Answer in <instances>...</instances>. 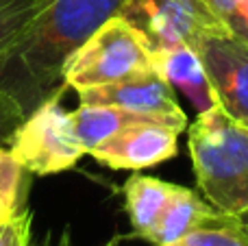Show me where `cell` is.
Returning <instances> with one entry per match:
<instances>
[{
	"label": "cell",
	"instance_id": "cell-2",
	"mask_svg": "<svg viewBox=\"0 0 248 246\" xmlns=\"http://www.w3.org/2000/svg\"><path fill=\"white\" fill-rule=\"evenodd\" d=\"M187 148L198 190L216 209H248V129L220 107L198 113L189 124Z\"/></svg>",
	"mask_w": 248,
	"mask_h": 246
},
{
	"label": "cell",
	"instance_id": "cell-5",
	"mask_svg": "<svg viewBox=\"0 0 248 246\" xmlns=\"http://www.w3.org/2000/svg\"><path fill=\"white\" fill-rule=\"evenodd\" d=\"M120 15L144 35L153 50L179 44L196 46L202 37L231 35L205 0H126Z\"/></svg>",
	"mask_w": 248,
	"mask_h": 246
},
{
	"label": "cell",
	"instance_id": "cell-8",
	"mask_svg": "<svg viewBox=\"0 0 248 246\" xmlns=\"http://www.w3.org/2000/svg\"><path fill=\"white\" fill-rule=\"evenodd\" d=\"M176 153L179 131L163 122H140L92 148L90 155L113 170H141L163 164Z\"/></svg>",
	"mask_w": 248,
	"mask_h": 246
},
{
	"label": "cell",
	"instance_id": "cell-21",
	"mask_svg": "<svg viewBox=\"0 0 248 246\" xmlns=\"http://www.w3.org/2000/svg\"><path fill=\"white\" fill-rule=\"evenodd\" d=\"M235 220H237V227L244 231V235L248 238V209H246V212H242V214H237Z\"/></svg>",
	"mask_w": 248,
	"mask_h": 246
},
{
	"label": "cell",
	"instance_id": "cell-18",
	"mask_svg": "<svg viewBox=\"0 0 248 246\" xmlns=\"http://www.w3.org/2000/svg\"><path fill=\"white\" fill-rule=\"evenodd\" d=\"M224 24L229 26L231 35H235V37L248 42V0H244V2H242L240 7L224 20Z\"/></svg>",
	"mask_w": 248,
	"mask_h": 246
},
{
	"label": "cell",
	"instance_id": "cell-13",
	"mask_svg": "<svg viewBox=\"0 0 248 246\" xmlns=\"http://www.w3.org/2000/svg\"><path fill=\"white\" fill-rule=\"evenodd\" d=\"M50 0H0V61L24 37Z\"/></svg>",
	"mask_w": 248,
	"mask_h": 246
},
{
	"label": "cell",
	"instance_id": "cell-4",
	"mask_svg": "<svg viewBox=\"0 0 248 246\" xmlns=\"http://www.w3.org/2000/svg\"><path fill=\"white\" fill-rule=\"evenodd\" d=\"M9 148L26 172L42 177L63 172L85 155L72 116L63 111L59 96L46 100L24 118Z\"/></svg>",
	"mask_w": 248,
	"mask_h": 246
},
{
	"label": "cell",
	"instance_id": "cell-17",
	"mask_svg": "<svg viewBox=\"0 0 248 246\" xmlns=\"http://www.w3.org/2000/svg\"><path fill=\"white\" fill-rule=\"evenodd\" d=\"M31 225H33V214L24 207L11 220L0 225V246H29Z\"/></svg>",
	"mask_w": 248,
	"mask_h": 246
},
{
	"label": "cell",
	"instance_id": "cell-20",
	"mask_svg": "<svg viewBox=\"0 0 248 246\" xmlns=\"http://www.w3.org/2000/svg\"><path fill=\"white\" fill-rule=\"evenodd\" d=\"M205 2L209 4L211 11H214L216 15H218L220 20L224 22L233 11H235L237 7H240L242 2H244V0H205Z\"/></svg>",
	"mask_w": 248,
	"mask_h": 246
},
{
	"label": "cell",
	"instance_id": "cell-1",
	"mask_svg": "<svg viewBox=\"0 0 248 246\" xmlns=\"http://www.w3.org/2000/svg\"><path fill=\"white\" fill-rule=\"evenodd\" d=\"M126 0H50L24 37L0 61V90L24 113L63 92L68 57L107 20L120 15Z\"/></svg>",
	"mask_w": 248,
	"mask_h": 246
},
{
	"label": "cell",
	"instance_id": "cell-15",
	"mask_svg": "<svg viewBox=\"0 0 248 246\" xmlns=\"http://www.w3.org/2000/svg\"><path fill=\"white\" fill-rule=\"evenodd\" d=\"M161 246H248V238L237 227L235 216L227 214L224 218L192 229L189 233L181 235L179 240Z\"/></svg>",
	"mask_w": 248,
	"mask_h": 246
},
{
	"label": "cell",
	"instance_id": "cell-6",
	"mask_svg": "<svg viewBox=\"0 0 248 246\" xmlns=\"http://www.w3.org/2000/svg\"><path fill=\"white\" fill-rule=\"evenodd\" d=\"M201 55L218 105L248 129V42L235 35L202 37L194 46Z\"/></svg>",
	"mask_w": 248,
	"mask_h": 246
},
{
	"label": "cell",
	"instance_id": "cell-3",
	"mask_svg": "<svg viewBox=\"0 0 248 246\" xmlns=\"http://www.w3.org/2000/svg\"><path fill=\"white\" fill-rule=\"evenodd\" d=\"M155 50L122 15L107 20L87 37L63 65L65 87L81 92L150 72Z\"/></svg>",
	"mask_w": 248,
	"mask_h": 246
},
{
	"label": "cell",
	"instance_id": "cell-9",
	"mask_svg": "<svg viewBox=\"0 0 248 246\" xmlns=\"http://www.w3.org/2000/svg\"><path fill=\"white\" fill-rule=\"evenodd\" d=\"M153 68L168 81L174 92L183 94L187 103L196 109V113H205L214 107H220L207 70L201 61V55L194 46H179L155 50Z\"/></svg>",
	"mask_w": 248,
	"mask_h": 246
},
{
	"label": "cell",
	"instance_id": "cell-19",
	"mask_svg": "<svg viewBox=\"0 0 248 246\" xmlns=\"http://www.w3.org/2000/svg\"><path fill=\"white\" fill-rule=\"evenodd\" d=\"M29 246H74L72 242V235H70L68 229H63L61 233H52V231H46L44 235L39 238H31V244Z\"/></svg>",
	"mask_w": 248,
	"mask_h": 246
},
{
	"label": "cell",
	"instance_id": "cell-14",
	"mask_svg": "<svg viewBox=\"0 0 248 246\" xmlns=\"http://www.w3.org/2000/svg\"><path fill=\"white\" fill-rule=\"evenodd\" d=\"M26 174L11 148H0V225L24 209Z\"/></svg>",
	"mask_w": 248,
	"mask_h": 246
},
{
	"label": "cell",
	"instance_id": "cell-10",
	"mask_svg": "<svg viewBox=\"0 0 248 246\" xmlns=\"http://www.w3.org/2000/svg\"><path fill=\"white\" fill-rule=\"evenodd\" d=\"M181 185L161 181L155 177H141L133 174L124 183V200H126V214L133 225L137 238L153 242L159 220L170 207L172 199L179 194Z\"/></svg>",
	"mask_w": 248,
	"mask_h": 246
},
{
	"label": "cell",
	"instance_id": "cell-11",
	"mask_svg": "<svg viewBox=\"0 0 248 246\" xmlns=\"http://www.w3.org/2000/svg\"><path fill=\"white\" fill-rule=\"evenodd\" d=\"M70 116H72L74 129H77V135L81 139L85 153L100 146L109 138H113V135H118L120 131L128 129L133 124L159 122L150 116H144V113H135L122 107H113V105H83L81 103V107L77 111H72Z\"/></svg>",
	"mask_w": 248,
	"mask_h": 246
},
{
	"label": "cell",
	"instance_id": "cell-7",
	"mask_svg": "<svg viewBox=\"0 0 248 246\" xmlns=\"http://www.w3.org/2000/svg\"><path fill=\"white\" fill-rule=\"evenodd\" d=\"M78 98L83 105H113L128 111L144 113L163 124H170L179 133L187 126V116L181 109L174 90L155 70L126 78V81L81 90Z\"/></svg>",
	"mask_w": 248,
	"mask_h": 246
},
{
	"label": "cell",
	"instance_id": "cell-12",
	"mask_svg": "<svg viewBox=\"0 0 248 246\" xmlns=\"http://www.w3.org/2000/svg\"><path fill=\"white\" fill-rule=\"evenodd\" d=\"M227 214L216 209L209 200H202L198 194H194L187 187H181L179 194L172 199L170 207L159 220V227L155 231V238L150 244L161 246L170 244L179 240L181 235L189 233L192 229H198L202 225H211V222L224 218Z\"/></svg>",
	"mask_w": 248,
	"mask_h": 246
},
{
	"label": "cell",
	"instance_id": "cell-16",
	"mask_svg": "<svg viewBox=\"0 0 248 246\" xmlns=\"http://www.w3.org/2000/svg\"><path fill=\"white\" fill-rule=\"evenodd\" d=\"M26 113L11 94L0 90V148H7L13 139V133L24 122Z\"/></svg>",
	"mask_w": 248,
	"mask_h": 246
}]
</instances>
